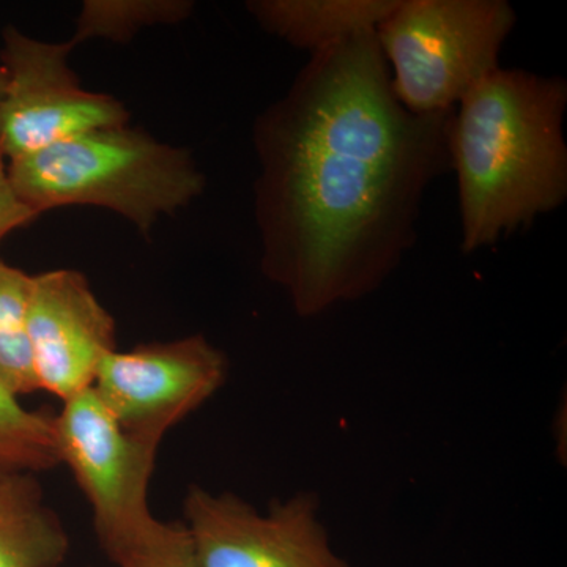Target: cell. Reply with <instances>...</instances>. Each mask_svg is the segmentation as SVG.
<instances>
[{
	"instance_id": "14",
	"label": "cell",
	"mask_w": 567,
	"mask_h": 567,
	"mask_svg": "<svg viewBox=\"0 0 567 567\" xmlns=\"http://www.w3.org/2000/svg\"><path fill=\"white\" fill-rule=\"evenodd\" d=\"M59 464L54 417L25 409L0 380V468L35 475Z\"/></svg>"
},
{
	"instance_id": "1",
	"label": "cell",
	"mask_w": 567,
	"mask_h": 567,
	"mask_svg": "<svg viewBox=\"0 0 567 567\" xmlns=\"http://www.w3.org/2000/svg\"><path fill=\"white\" fill-rule=\"evenodd\" d=\"M454 110H405L368 32L311 54L257 117L260 267L297 316L361 300L394 274L415 245L425 192L451 171Z\"/></svg>"
},
{
	"instance_id": "4",
	"label": "cell",
	"mask_w": 567,
	"mask_h": 567,
	"mask_svg": "<svg viewBox=\"0 0 567 567\" xmlns=\"http://www.w3.org/2000/svg\"><path fill=\"white\" fill-rule=\"evenodd\" d=\"M516 22L506 0H399L375 31L395 99L413 114L453 111L499 69Z\"/></svg>"
},
{
	"instance_id": "3",
	"label": "cell",
	"mask_w": 567,
	"mask_h": 567,
	"mask_svg": "<svg viewBox=\"0 0 567 567\" xmlns=\"http://www.w3.org/2000/svg\"><path fill=\"white\" fill-rule=\"evenodd\" d=\"M11 188L29 210L70 205L106 208L151 233L204 192L185 148L128 125L93 130L9 163Z\"/></svg>"
},
{
	"instance_id": "7",
	"label": "cell",
	"mask_w": 567,
	"mask_h": 567,
	"mask_svg": "<svg viewBox=\"0 0 567 567\" xmlns=\"http://www.w3.org/2000/svg\"><path fill=\"white\" fill-rule=\"evenodd\" d=\"M226 354L200 334L115 349L96 371L92 391L130 434L162 443L226 383Z\"/></svg>"
},
{
	"instance_id": "6",
	"label": "cell",
	"mask_w": 567,
	"mask_h": 567,
	"mask_svg": "<svg viewBox=\"0 0 567 567\" xmlns=\"http://www.w3.org/2000/svg\"><path fill=\"white\" fill-rule=\"evenodd\" d=\"M319 511L311 492L259 511L230 492L192 486L183 524L200 567H353L331 546Z\"/></svg>"
},
{
	"instance_id": "5",
	"label": "cell",
	"mask_w": 567,
	"mask_h": 567,
	"mask_svg": "<svg viewBox=\"0 0 567 567\" xmlns=\"http://www.w3.org/2000/svg\"><path fill=\"white\" fill-rule=\"evenodd\" d=\"M2 41L0 151L10 162L93 130L128 123L125 104L82 87L69 62L71 41L37 40L17 28H7Z\"/></svg>"
},
{
	"instance_id": "12",
	"label": "cell",
	"mask_w": 567,
	"mask_h": 567,
	"mask_svg": "<svg viewBox=\"0 0 567 567\" xmlns=\"http://www.w3.org/2000/svg\"><path fill=\"white\" fill-rule=\"evenodd\" d=\"M31 282V275L0 260V380L18 398L40 391L28 333Z\"/></svg>"
},
{
	"instance_id": "2",
	"label": "cell",
	"mask_w": 567,
	"mask_h": 567,
	"mask_svg": "<svg viewBox=\"0 0 567 567\" xmlns=\"http://www.w3.org/2000/svg\"><path fill=\"white\" fill-rule=\"evenodd\" d=\"M566 110L563 78L502 66L457 104L447 145L462 251L488 248L565 204Z\"/></svg>"
},
{
	"instance_id": "15",
	"label": "cell",
	"mask_w": 567,
	"mask_h": 567,
	"mask_svg": "<svg viewBox=\"0 0 567 567\" xmlns=\"http://www.w3.org/2000/svg\"><path fill=\"white\" fill-rule=\"evenodd\" d=\"M117 567H200L185 524L153 517L144 527L103 544Z\"/></svg>"
},
{
	"instance_id": "10",
	"label": "cell",
	"mask_w": 567,
	"mask_h": 567,
	"mask_svg": "<svg viewBox=\"0 0 567 567\" xmlns=\"http://www.w3.org/2000/svg\"><path fill=\"white\" fill-rule=\"evenodd\" d=\"M398 6L399 0H252L246 9L264 31L316 54L375 32Z\"/></svg>"
},
{
	"instance_id": "8",
	"label": "cell",
	"mask_w": 567,
	"mask_h": 567,
	"mask_svg": "<svg viewBox=\"0 0 567 567\" xmlns=\"http://www.w3.org/2000/svg\"><path fill=\"white\" fill-rule=\"evenodd\" d=\"M54 416L61 464L92 509L100 546L151 522L148 486L159 443L130 434L91 390L62 402Z\"/></svg>"
},
{
	"instance_id": "9",
	"label": "cell",
	"mask_w": 567,
	"mask_h": 567,
	"mask_svg": "<svg viewBox=\"0 0 567 567\" xmlns=\"http://www.w3.org/2000/svg\"><path fill=\"white\" fill-rule=\"evenodd\" d=\"M28 333L39 390L62 402L91 390L117 349L114 317L76 270L32 276Z\"/></svg>"
},
{
	"instance_id": "17",
	"label": "cell",
	"mask_w": 567,
	"mask_h": 567,
	"mask_svg": "<svg viewBox=\"0 0 567 567\" xmlns=\"http://www.w3.org/2000/svg\"><path fill=\"white\" fill-rule=\"evenodd\" d=\"M3 89H6V78H3V71L0 69V102H2Z\"/></svg>"
},
{
	"instance_id": "16",
	"label": "cell",
	"mask_w": 567,
	"mask_h": 567,
	"mask_svg": "<svg viewBox=\"0 0 567 567\" xmlns=\"http://www.w3.org/2000/svg\"><path fill=\"white\" fill-rule=\"evenodd\" d=\"M6 159L0 151V241L13 230L28 226L37 218L35 213L29 210L11 188L9 166H7Z\"/></svg>"
},
{
	"instance_id": "13",
	"label": "cell",
	"mask_w": 567,
	"mask_h": 567,
	"mask_svg": "<svg viewBox=\"0 0 567 567\" xmlns=\"http://www.w3.org/2000/svg\"><path fill=\"white\" fill-rule=\"evenodd\" d=\"M193 9L189 0H87L70 41L73 47L91 39L126 43L144 29L185 21Z\"/></svg>"
},
{
	"instance_id": "11",
	"label": "cell",
	"mask_w": 567,
	"mask_h": 567,
	"mask_svg": "<svg viewBox=\"0 0 567 567\" xmlns=\"http://www.w3.org/2000/svg\"><path fill=\"white\" fill-rule=\"evenodd\" d=\"M70 536L33 473L0 468V567H61Z\"/></svg>"
}]
</instances>
